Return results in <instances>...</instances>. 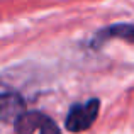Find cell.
<instances>
[{
    "mask_svg": "<svg viewBox=\"0 0 134 134\" xmlns=\"http://www.w3.org/2000/svg\"><path fill=\"white\" fill-rule=\"evenodd\" d=\"M98 112H100V100L95 97L88 98L87 102L73 104L66 114L65 127L73 134L83 132L93 126L98 117Z\"/></svg>",
    "mask_w": 134,
    "mask_h": 134,
    "instance_id": "obj_1",
    "label": "cell"
},
{
    "mask_svg": "<svg viewBox=\"0 0 134 134\" xmlns=\"http://www.w3.org/2000/svg\"><path fill=\"white\" fill-rule=\"evenodd\" d=\"M0 107H2V121L3 122H14L15 124L20 115L24 112H27L24 109L22 97L19 93H15V92H3Z\"/></svg>",
    "mask_w": 134,
    "mask_h": 134,
    "instance_id": "obj_2",
    "label": "cell"
},
{
    "mask_svg": "<svg viewBox=\"0 0 134 134\" xmlns=\"http://www.w3.org/2000/svg\"><path fill=\"white\" fill-rule=\"evenodd\" d=\"M44 115L46 114H43V112H39V110L24 112V114L19 117V121L14 124L15 126V132L17 134H32V132L39 131Z\"/></svg>",
    "mask_w": 134,
    "mask_h": 134,
    "instance_id": "obj_3",
    "label": "cell"
},
{
    "mask_svg": "<svg viewBox=\"0 0 134 134\" xmlns=\"http://www.w3.org/2000/svg\"><path fill=\"white\" fill-rule=\"evenodd\" d=\"M37 134H61V131H59V127L56 126V122L53 121L49 115H44Z\"/></svg>",
    "mask_w": 134,
    "mask_h": 134,
    "instance_id": "obj_4",
    "label": "cell"
}]
</instances>
